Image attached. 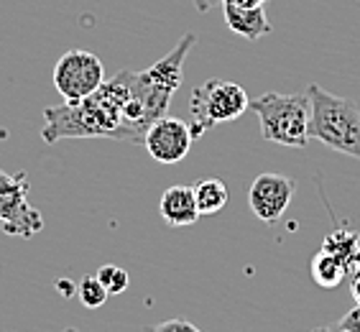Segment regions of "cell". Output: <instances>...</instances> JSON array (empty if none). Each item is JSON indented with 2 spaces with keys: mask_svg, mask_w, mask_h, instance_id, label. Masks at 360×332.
I'll return each instance as SVG.
<instances>
[{
  "mask_svg": "<svg viewBox=\"0 0 360 332\" xmlns=\"http://www.w3.org/2000/svg\"><path fill=\"white\" fill-rule=\"evenodd\" d=\"M159 212L169 228H187L200 220V210L194 200V187L187 184H174L167 192L161 194Z\"/></svg>",
  "mask_w": 360,
  "mask_h": 332,
  "instance_id": "9",
  "label": "cell"
},
{
  "mask_svg": "<svg viewBox=\"0 0 360 332\" xmlns=\"http://www.w3.org/2000/svg\"><path fill=\"white\" fill-rule=\"evenodd\" d=\"M192 3H194V8H197V11H200V13H207L210 8H215L217 3H220V6H222V3H225V0H192Z\"/></svg>",
  "mask_w": 360,
  "mask_h": 332,
  "instance_id": "18",
  "label": "cell"
},
{
  "mask_svg": "<svg viewBox=\"0 0 360 332\" xmlns=\"http://www.w3.org/2000/svg\"><path fill=\"white\" fill-rule=\"evenodd\" d=\"M28 174H6L0 169V228L6 236L34 238L44 230V215L28 202Z\"/></svg>",
  "mask_w": 360,
  "mask_h": 332,
  "instance_id": "5",
  "label": "cell"
},
{
  "mask_svg": "<svg viewBox=\"0 0 360 332\" xmlns=\"http://www.w3.org/2000/svg\"><path fill=\"white\" fill-rule=\"evenodd\" d=\"M105 82V67L100 56L84 49H70L59 56L54 67V87L64 97V103H79Z\"/></svg>",
  "mask_w": 360,
  "mask_h": 332,
  "instance_id": "6",
  "label": "cell"
},
{
  "mask_svg": "<svg viewBox=\"0 0 360 332\" xmlns=\"http://www.w3.org/2000/svg\"><path fill=\"white\" fill-rule=\"evenodd\" d=\"M358 248H360L358 233H353V230H347V228L333 230V233L322 241V250H325V253H330V256H335L338 261H342V263L350 261V256H353Z\"/></svg>",
  "mask_w": 360,
  "mask_h": 332,
  "instance_id": "13",
  "label": "cell"
},
{
  "mask_svg": "<svg viewBox=\"0 0 360 332\" xmlns=\"http://www.w3.org/2000/svg\"><path fill=\"white\" fill-rule=\"evenodd\" d=\"M77 297L82 302L87 309H97V307H103L108 302V289L103 286V281L97 276H84L79 284H77Z\"/></svg>",
  "mask_w": 360,
  "mask_h": 332,
  "instance_id": "14",
  "label": "cell"
},
{
  "mask_svg": "<svg viewBox=\"0 0 360 332\" xmlns=\"http://www.w3.org/2000/svg\"><path fill=\"white\" fill-rule=\"evenodd\" d=\"M294 192H297V184H294V179L284 177V174H258L248 189L250 212L256 215L261 222H266V225H274L286 212L289 202L294 200Z\"/></svg>",
  "mask_w": 360,
  "mask_h": 332,
  "instance_id": "7",
  "label": "cell"
},
{
  "mask_svg": "<svg viewBox=\"0 0 360 332\" xmlns=\"http://www.w3.org/2000/svg\"><path fill=\"white\" fill-rule=\"evenodd\" d=\"M192 143L194 136L189 123L181 118H172V115H164V118L156 120L143 139L146 151L151 153V159H156L159 164H179L189 153Z\"/></svg>",
  "mask_w": 360,
  "mask_h": 332,
  "instance_id": "8",
  "label": "cell"
},
{
  "mask_svg": "<svg viewBox=\"0 0 360 332\" xmlns=\"http://www.w3.org/2000/svg\"><path fill=\"white\" fill-rule=\"evenodd\" d=\"M64 332H77V330H72V327H70V330H64Z\"/></svg>",
  "mask_w": 360,
  "mask_h": 332,
  "instance_id": "23",
  "label": "cell"
},
{
  "mask_svg": "<svg viewBox=\"0 0 360 332\" xmlns=\"http://www.w3.org/2000/svg\"><path fill=\"white\" fill-rule=\"evenodd\" d=\"M309 97V139L350 159H360V108L319 84L307 87Z\"/></svg>",
  "mask_w": 360,
  "mask_h": 332,
  "instance_id": "2",
  "label": "cell"
},
{
  "mask_svg": "<svg viewBox=\"0 0 360 332\" xmlns=\"http://www.w3.org/2000/svg\"><path fill=\"white\" fill-rule=\"evenodd\" d=\"M194 200L200 215H215L228 205L230 194L222 179H202L194 184Z\"/></svg>",
  "mask_w": 360,
  "mask_h": 332,
  "instance_id": "11",
  "label": "cell"
},
{
  "mask_svg": "<svg viewBox=\"0 0 360 332\" xmlns=\"http://www.w3.org/2000/svg\"><path fill=\"white\" fill-rule=\"evenodd\" d=\"M146 332H202L200 327H194L189 319H167V322H159L156 327H148Z\"/></svg>",
  "mask_w": 360,
  "mask_h": 332,
  "instance_id": "16",
  "label": "cell"
},
{
  "mask_svg": "<svg viewBox=\"0 0 360 332\" xmlns=\"http://www.w3.org/2000/svg\"><path fill=\"white\" fill-rule=\"evenodd\" d=\"M131 70L105 79L100 90L79 103H62L44 110L41 139L59 143L64 139H112L133 143L128 125L131 103Z\"/></svg>",
  "mask_w": 360,
  "mask_h": 332,
  "instance_id": "1",
  "label": "cell"
},
{
  "mask_svg": "<svg viewBox=\"0 0 360 332\" xmlns=\"http://www.w3.org/2000/svg\"><path fill=\"white\" fill-rule=\"evenodd\" d=\"M250 110L258 115L261 139L289 148H304L309 143V97L304 95H266L250 100Z\"/></svg>",
  "mask_w": 360,
  "mask_h": 332,
  "instance_id": "3",
  "label": "cell"
},
{
  "mask_svg": "<svg viewBox=\"0 0 360 332\" xmlns=\"http://www.w3.org/2000/svg\"><path fill=\"white\" fill-rule=\"evenodd\" d=\"M95 276L103 281V286L108 289V294H123V291L128 289V284H131V276H128V271L120 269V266H112V263L103 266V269L97 271Z\"/></svg>",
  "mask_w": 360,
  "mask_h": 332,
  "instance_id": "15",
  "label": "cell"
},
{
  "mask_svg": "<svg viewBox=\"0 0 360 332\" xmlns=\"http://www.w3.org/2000/svg\"><path fill=\"white\" fill-rule=\"evenodd\" d=\"M312 279L325 289H335L347 279V266L325 250H319L312 258Z\"/></svg>",
  "mask_w": 360,
  "mask_h": 332,
  "instance_id": "12",
  "label": "cell"
},
{
  "mask_svg": "<svg viewBox=\"0 0 360 332\" xmlns=\"http://www.w3.org/2000/svg\"><path fill=\"white\" fill-rule=\"evenodd\" d=\"M222 15H225V23L233 34L248 39V42H258L261 36H266L271 31V23L266 18L264 8H243L236 6L233 0H225L222 3Z\"/></svg>",
  "mask_w": 360,
  "mask_h": 332,
  "instance_id": "10",
  "label": "cell"
},
{
  "mask_svg": "<svg viewBox=\"0 0 360 332\" xmlns=\"http://www.w3.org/2000/svg\"><path fill=\"white\" fill-rule=\"evenodd\" d=\"M312 332H347L345 327L340 325V322H333V325H322V327H314Z\"/></svg>",
  "mask_w": 360,
  "mask_h": 332,
  "instance_id": "21",
  "label": "cell"
},
{
  "mask_svg": "<svg viewBox=\"0 0 360 332\" xmlns=\"http://www.w3.org/2000/svg\"><path fill=\"white\" fill-rule=\"evenodd\" d=\"M350 291H353L355 302L360 305V274H355V276H350Z\"/></svg>",
  "mask_w": 360,
  "mask_h": 332,
  "instance_id": "20",
  "label": "cell"
},
{
  "mask_svg": "<svg viewBox=\"0 0 360 332\" xmlns=\"http://www.w3.org/2000/svg\"><path fill=\"white\" fill-rule=\"evenodd\" d=\"M236 6H243V8H264L269 0H233Z\"/></svg>",
  "mask_w": 360,
  "mask_h": 332,
  "instance_id": "19",
  "label": "cell"
},
{
  "mask_svg": "<svg viewBox=\"0 0 360 332\" xmlns=\"http://www.w3.org/2000/svg\"><path fill=\"white\" fill-rule=\"evenodd\" d=\"M250 108L248 92L236 82H220L207 79L200 87H194L189 97V128L194 141L210 133L217 123H230L240 118Z\"/></svg>",
  "mask_w": 360,
  "mask_h": 332,
  "instance_id": "4",
  "label": "cell"
},
{
  "mask_svg": "<svg viewBox=\"0 0 360 332\" xmlns=\"http://www.w3.org/2000/svg\"><path fill=\"white\" fill-rule=\"evenodd\" d=\"M338 322L345 327L347 332H360V305H355L350 312H345V314H342Z\"/></svg>",
  "mask_w": 360,
  "mask_h": 332,
  "instance_id": "17",
  "label": "cell"
},
{
  "mask_svg": "<svg viewBox=\"0 0 360 332\" xmlns=\"http://www.w3.org/2000/svg\"><path fill=\"white\" fill-rule=\"evenodd\" d=\"M56 286H59V291H62V294H67V297L75 291V286L70 284V279H59V284H56Z\"/></svg>",
  "mask_w": 360,
  "mask_h": 332,
  "instance_id": "22",
  "label": "cell"
}]
</instances>
